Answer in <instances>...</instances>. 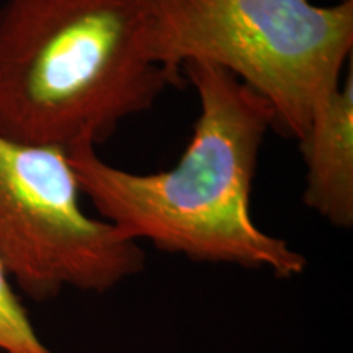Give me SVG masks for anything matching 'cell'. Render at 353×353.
<instances>
[{"instance_id":"obj_1","label":"cell","mask_w":353,"mask_h":353,"mask_svg":"<svg viewBox=\"0 0 353 353\" xmlns=\"http://www.w3.org/2000/svg\"><path fill=\"white\" fill-rule=\"evenodd\" d=\"M182 70L200 114L180 161L156 174H136L103 161L97 145L79 143L68 159L81 193L101 219L136 242L281 280L301 275L307 259L260 229L250 213L260 151L275 128L272 107L218 65L193 61Z\"/></svg>"},{"instance_id":"obj_2","label":"cell","mask_w":353,"mask_h":353,"mask_svg":"<svg viewBox=\"0 0 353 353\" xmlns=\"http://www.w3.org/2000/svg\"><path fill=\"white\" fill-rule=\"evenodd\" d=\"M149 30V0H6L0 134L65 152L110 138L180 81Z\"/></svg>"},{"instance_id":"obj_3","label":"cell","mask_w":353,"mask_h":353,"mask_svg":"<svg viewBox=\"0 0 353 353\" xmlns=\"http://www.w3.org/2000/svg\"><path fill=\"white\" fill-rule=\"evenodd\" d=\"M154 59L228 70L268 101L275 128L299 141L352 61L353 0H149Z\"/></svg>"},{"instance_id":"obj_4","label":"cell","mask_w":353,"mask_h":353,"mask_svg":"<svg viewBox=\"0 0 353 353\" xmlns=\"http://www.w3.org/2000/svg\"><path fill=\"white\" fill-rule=\"evenodd\" d=\"M63 149L0 134V263L34 301L72 288L107 293L139 275V242L82 208Z\"/></svg>"},{"instance_id":"obj_5","label":"cell","mask_w":353,"mask_h":353,"mask_svg":"<svg viewBox=\"0 0 353 353\" xmlns=\"http://www.w3.org/2000/svg\"><path fill=\"white\" fill-rule=\"evenodd\" d=\"M306 164L303 201L335 228L353 226V64L298 141Z\"/></svg>"},{"instance_id":"obj_6","label":"cell","mask_w":353,"mask_h":353,"mask_svg":"<svg viewBox=\"0 0 353 353\" xmlns=\"http://www.w3.org/2000/svg\"><path fill=\"white\" fill-rule=\"evenodd\" d=\"M0 353H56L43 342L30 321L12 280L0 263Z\"/></svg>"}]
</instances>
